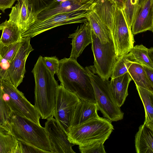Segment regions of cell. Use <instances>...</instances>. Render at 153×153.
Listing matches in <instances>:
<instances>
[{
  "mask_svg": "<svg viewBox=\"0 0 153 153\" xmlns=\"http://www.w3.org/2000/svg\"><path fill=\"white\" fill-rule=\"evenodd\" d=\"M48 153L47 151L20 140L18 143L15 153Z\"/></svg>",
  "mask_w": 153,
  "mask_h": 153,
  "instance_id": "cell-32",
  "label": "cell"
},
{
  "mask_svg": "<svg viewBox=\"0 0 153 153\" xmlns=\"http://www.w3.org/2000/svg\"><path fill=\"white\" fill-rule=\"evenodd\" d=\"M128 72L136 86L153 92V85L149 81L142 65L138 62H133L128 68Z\"/></svg>",
  "mask_w": 153,
  "mask_h": 153,
  "instance_id": "cell-22",
  "label": "cell"
},
{
  "mask_svg": "<svg viewBox=\"0 0 153 153\" xmlns=\"http://www.w3.org/2000/svg\"><path fill=\"white\" fill-rule=\"evenodd\" d=\"M91 11L76 10L57 14L42 19H37L26 30L21 33V37L31 38L60 26L84 23L87 21V17Z\"/></svg>",
  "mask_w": 153,
  "mask_h": 153,
  "instance_id": "cell-7",
  "label": "cell"
},
{
  "mask_svg": "<svg viewBox=\"0 0 153 153\" xmlns=\"http://www.w3.org/2000/svg\"><path fill=\"white\" fill-rule=\"evenodd\" d=\"M80 99L73 112L70 128L80 125L91 119L99 116L96 103Z\"/></svg>",
  "mask_w": 153,
  "mask_h": 153,
  "instance_id": "cell-17",
  "label": "cell"
},
{
  "mask_svg": "<svg viewBox=\"0 0 153 153\" xmlns=\"http://www.w3.org/2000/svg\"><path fill=\"white\" fill-rule=\"evenodd\" d=\"M113 130L111 122L99 116L70 128L68 137L71 143L79 146L90 142L107 140Z\"/></svg>",
  "mask_w": 153,
  "mask_h": 153,
  "instance_id": "cell-5",
  "label": "cell"
},
{
  "mask_svg": "<svg viewBox=\"0 0 153 153\" xmlns=\"http://www.w3.org/2000/svg\"><path fill=\"white\" fill-rule=\"evenodd\" d=\"M20 43L21 40L8 45L0 43V54L4 59L10 62L16 53Z\"/></svg>",
  "mask_w": 153,
  "mask_h": 153,
  "instance_id": "cell-31",
  "label": "cell"
},
{
  "mask_svg": "<svg viewBox=\"0 0 153 153\" xmlns=\"http://www.w3.org/2000/svg\"><path fill=\"white\" fill-rule=\"evenodd\" d=\"M146 75L151 83L153 85V69L143 65Z\"/></svg>",
  "mask_w": 153,
  "mask_h": 153,
  "instance_id": "cell-37",
  "label": "cell"
},
{
  "mask_svg": "<svg viewBox=\"0 0 153 153\" xmlns=\"http://www.w3.org/2000/svg\"><path fill=\"white\" fill-rule=\"evenodd\" d=\"M30 38H21L19 47L10 62L8 69L10 79L17 88L22 82L26 73L25 63L30 52L34 50L31 45Z\"/></svg>",
  "mask_w": 153,
  "mask_h": 153,
  "instance_id": "cell-11",
  "label": "cell"
},
{
  "mask_svg": "<svg viewBox=\"0 0 153 153\" xmlns=\"http://www.w3.org/2000/svg\"><path fill=\"white\" fill-rule=\"evenodd\" d=\"M106 140H102L79 145V151L82 153H105L104 143Z\"/></svg>",
  "mask_w": 153,
  "mask_h": 153,
  "instance_id": "cell-30",
  "label": "cell"
},
{
  "mask_svg": "<svg viewBox=\"0 0 153 153\" xmlns=\"http://www.w3.org/2000/svg\"><path fill=\"white\" fill-rule=\"evenodd\" d=\"M146 0H139V6H140L143 4Z\"/></svg>",
  "mask_w": 153,
  "mask_h": 153,
  "instance_id": "cell-41",
  "label": "cell"
},
{
  "mask_svg": "<svg viewBox=\"0 0 153 153\" xmlns=\"http://www.w3.org/2000/svg\"><path fill=\"white\" fill-rule=\"evenodd\" d=\"M117 58L128 53L134 46V40L122 10L116 7L112 33Z\"/></svg>",
  "mask_w": 153,
  "mask_h": 153,
  "instance_id": "cell-10",
  "label": "cell"
},
{
  "mask_svg": "<svg viewBox=\"0 0 153 153\" xmlns=\"http://www.w3.org/2000/svg\"><path fill=\"white\" fill-rule=\"evenodd\" d=\"M12 114L11 111L3 98L0 85V127L8 129V121Z\"/></svg>",
  "mask_w": 153,
  "mask_h": 153,
  "instance_id": "cell-29",
  "label": "cell"
},
{
  "mask_svg": "<svg viewBox=\"0 0 153 153\" xmlns=\"http://www.w3.org/2000/svg\"><path fill=\"white\" fill-rule=\"evenodd\" d=\"M133 35L149 30L153 31V0H146L140 6L132 24Z\"/></svg>",
  "mask_w": 153,
  "mask_h": 153,
  "instance_id": "cell-15",
  "label": "cell"
},
{
  "mask_svg": "<svg viewBox=\"0 0 153 153\" xmlns=\"http://www.w3.org/2000/svg\"><path fill=\"white\" fill-rule=\"evenodd\" d=\"M137 153H153V129L143 123L141 125L135 137Z\"/></svg>",
  "mask_w": 153,
  "mask_h": 153,
  "instance_id": "cell-20",
  "label": "cell"
},
{
  "mask_svg": "<svg viewBox=\"0 0 153 153\" xmlns=\"http://www.w3.org/2000/svg\"><path fill=\"white\" fill-rule=\"evenodd\" d=\"M1 13H0V15H1ZM1 18V16H0V18ZM1 30V27L0 26V30Z\"/></svg>",
  "mask_w": 153,
  "mask_h": 153,
  "instance_id": "cell-42",
  "label": "cell"
},
{
  "mask_svg": "<svg viewBox=\"0 0 153 153\" xmlns=\"http://www.w3.org/2000/svg\"><path fill=\"white\" fill-rule=\"evenodd\" d=\"M43 57H39L31 72L35 81L34 106L42 119L53 117L58 82L45 65Z\"/></svg>",
  "mask_w": 153,
  "mask_h": 153,
  "instance_id": "cell-1",
  "label": "cell"
},
{
  "mask_svg": "<svg viewBox=\"0 0 153 153\" xmlns=\"http://www.w3.org/2000/svg\"><path fill=\"white\" fill-rule=\"evenodd\" d=\"M136 87L144 108V123L153 129V92L137 86Z\"/></svg>",
  "mask_w": 153,
  "mask_h": 153,
  "instance_id": "cell-21",
  "label": "cell"
},
{
  "mask_svg": "<svg viewBox=\"0 0 153 153\" xmlns=\"http://www.w3.org/2000/svg\"><path fill=\"white\" fill-rule=\"evenodd\" d=\"M133 55L137 62L143 65L153 69V62L148 54V48L143 45L134 46L130 52Z\"/></svg>",
  "mask_w": 153,
  "mask_h": 153,
  "instance_id": "cell-27",
  "label": "cell"
},
{
  "mask_svg": "<svg viewBox=\"0 0 153 153\" xmlns=\"http://www.w3.org/2000/svg\"><path fill=\"white\" fill-rule=\"evenodd\" d=\"M132 79L128 72L123 74L111 78L110 87L115 101L120 107L124 103L127 97L128 88Z\"/></svg>",
  "mask_w": 153,
  "mask_h": 153,
  "instance_id": "cell-18",
  "label": "cell"
},
{
  "mask_svg": "<svg viewBox=\"0 0 153 153\" xmlns=\"http://www.w3.org/2000/svg\"><path fill=\"white\" fill-rule=\"evenodd\" d=\"M17 1V3L12 7L8 21L16 25L22 33L33 24L37 19L27 0Z\"/></svg>",
  "mask_w": 153,
  "mask_h": 153,
  "instance_id": "cell-14",
  "label": "cell"
},
{
  "mask_svg": "<svg viewBox=\"0 0 153 153\" xmlns=\"http://www.w3.org/2000/svg\"><path fill=\"white\" fill-rule=\"evenodd\" d=\"M44 63L53 76L55 74L58 73L59 66V60L56 56L44 57H43Z\"/></svg>",
  "mask_w": 153,
  "mask_h": 153,
  "instance_id": "cell-33",
  "label": "cell"
},
{
  "mask_svg": "<svg viewBox=\"0 0 153 153\" xmlns=\"http://www.w3.org/2000/svg\"><path fill=\"white\" fill-rule=\"evenodd\" d=\"M53 117L47 119L44 127L52 153H75L72 148L74 145L69 141L67 134Z\"/></svg>",
  "mask_w": 153,
  "mask_h": 153,
  "instance_id": "cell-12",
  "label": "cell"
},
{
  "mask_svg": "<svg viewBox=\"0 0 153 153\" xmlns=\"http://www.w3.org/2000/svg\"><path fill=\"white\" fill-rule=\"evenodd\" d=\"M0 26L2 30L0 43L8 45L20 40L21 32L16 25L6 19Z\"/></svg>",
  "mask_w": 153,
  "mask_h": 153,
  "instance_id": "cell-24",
  "label": "cell"
},
{
  "mask_svg": "<svg viewBox=\"0 0 153 153\" xmlns=\"http://www.w3.org/2000/svg\"><path fill=\"white\" fill-rule=\"evenodd\" d=\"M88 0V1H91L93 4H95L99 2L104 1L105 0Z\"/></svg>",
  "mask_w": 153,
  "mask_h": 153,
  "instance_id": "cell-40",
  "label": "cell"
},
{
  "mask_svg": "<svg viewBox=\"0 0 153 153\" xmlns=\"http://www.w3.org/2000/svg\"><path fill=\"white\" fill-rule=\"evenodd\" d=\"M85 68L91 81L98 110L104 118L111 122L123 119L124 113L115 101L110 81L104 80L96 75L93 66Z\"/></svg>",
  "mask_w": 153,
  "mask_h": 153,
  "instance_id": "cell-4",
  "label": "cell"
},
{
  "mask_svg": "<svg viewBox=\"0 0 153 153\" xmlns=\"http://www.w3.org/2000/svg\"><path fill=\"white\" fill-rule=\"evenodd\" d=\"M33 13L36 14L47 6L53 0H27Z\"/></svg>",
  "mask_w": 153,
  "mask_h": 153,
  "instance_id": "cell-34",
  "label": "cell"
},
{
  "mask_svg": "<svg viewBox=\"0 0 153 153\" xmlns=\"http://www.w3.org/2000/svg\"><path fill=\"white\" fill-rule=\"evenodd\" d=\"M10 62L4 59L0 54V79H10L8 69Z\"/></svg>",
  "mask_w": 153,
  "mask_h": 153,
  "instance_id": "cell-35",
  "label": "cell"
},
{
  "mask_svg": "<svg viewBox=\"0 0 153 153\" xmlns=\"http://www.w3.org/2000/svg\"><path fill=\"white\" fill-rule=\"evenodd\" d=\"M134 62H137L130 52L117 59L113 67L111 78L119 76L127 72L130 65Z\"/></svg>",
  "mask_w": 153,
  "mask_h": 153,
  "instance_id": "cell-26",
  "label": "cell"
},
{
  "mask_svg": "<svg viewBox=\"0 0 153 153\" xmlns=\"http://www.w3.org/2000/svg\"><path fill=\"white\" fill-rule=\"evenodd\" d=\"M17 0H0V10L4 13L7 9L12 7Z\"/></svg>",
  "mask_w": 153,
  "mask_h": 153,
  "instance_id": "cell-36",
  "label": "cell"
},
{
  "mask_svg": "<svg viewBox=\"0 0 153 153\" xmlns=\"http://www.w3.org/2000/svg\"><path fill=\"white\" fill-rule=\"evenodd\" d=\"M53 0L36 14L37 19H42L58 14L76 10H93L94 4L87 0Z\"/></svg>",
  "mask_w": 153,
  "mask_h": 153,
  "instance_id": "cell-13",
  "label": "cell"
},
{
  "mask_svg": "<svg viewBox=\"0 0 153 153\" xmlns=\"http://www.w3.org/2000/svg\"><path fill=\"white\" fill-rule=\"evenodd\" d=\"M80 100L77 95L67 90L61 84L57 87L53 117L67 134L73 112Z\"/></svg>",
  "mask_w": 153,
  "mask_h": 153,
  "instance_id": "cell-9",
  "label": "cell"
},
{
  "mask_svg": "<svg viewBox=\"0 0 153 153\" xmlns=\"http://www.w3.org/2000/svg\"><path fill=\"white\" fill-rule=\"evenodd\" d=\"M7 128L17 140L52 153L45 130L41 125L12 112Z\"/></svg>",
  "mask_w": 153,
  "mask_h": 153,
  "instance_id": "cell-3",
  "label": "cell"
},
{
  "mask_svg": "<svg viewBox=\"0 0 153 153\" xmlns=\"http://www.w3.org/2000/svg\"><path fill=\"white\" fill-rule=\"evenodd\" d=\"M116 7L111 0H105L95 4L93 9L109 31L111 38Z\"/></svg>",
  "mask_w": 153,
  "mask_h": 153,
  "instance_id": "cell-19",
  "label": "cell"
},
{
  "mask_svg": "<svg viewBox=\"0 0 153 153\" xmlns=\"http://www.w3.org/2000/svg\"><path fill=\"white\" fill-rule=\"evenodd\" d=\"M18 143L8 129L0 127V153H15Z\"/></svg>",
  "mask_w": 153,
  "mask_h": 153,
  "instance_id": "cell-25",
  "label": "cell"
},
{
  "mask_svg": "<svg viewBox=\"0 0 153 153\" xmlns=\"http://www.w3.org/2000/svg\"><path fill=\"white\" fill-rule=\"evenodd\" d=\"M91 39L95 72L102 79L109 80L117 59L114 42L111 40L106 43H102L92 30Z\"/></svg>",
  "mask_w": 153,
  "mask_h": 153,
  "instance_id": "cell-8",
  "label": "cell"
},
{
  "mask_svg": "<svg viewBox=\"0 0 153 153\" xmlns=\"http://www.w3.org/2000/svg\"><path fill=\"white\" fill-rule=\"evenodd\" d=\"M139 1V0H126L124 8L122 10L126 20L131 28L140 7Z\"/></svg>",
  "mask_w": 153,
  "mask_h": 153,
  "instance_id": "cell-28",
  "label": "cell"
},
{
  "mask_svg": "<svg viewBox=\"0 0 153 153\" xmlns=\"http://www.w3.org/2000/svg\"><path fill=\"white\" fill-rule=\"evenodd\" d=\"M59 63L57 75L61 84L79 99L96 103L91 81L85 68L76 60L70 58L60 60Z\"/></svg>",
  "mask_w": 153,
  "mask_h": 153,
  "instance_id": "cell-2",
  "label": "cell"
},
{
  "mask_svg": "<svg viewBox=\"0 0 153 153\" xmlns=\"http://www.w3.org/2000/svg\"><path fill=\"white\" fill-rule=\"evenodd\" d=\"M93 33L102 43L112 39L111 33L96 13L93 10L87 17Z\"/></svg>",
  "mask_w": 153,
  "mask_h": 153,
  "instance_id": "cell-23",
  "label": "cell"
},
{
  "mask_svg": "<svg viewBox=\"0 0 153 153\" xmlns=\"http://www.w3.org/2000/svg\"><path fill=\"white\" fill-rule=\"evenodd\" d=\"M72 38V50L69 58L76 60L88 45L91 43V29L86 21L78 26L75 32L69 35Z\"/></svg>",
  "mask_w": 153,
  "mask_h": 153,
  "instance_id": "cell-16",
  "label": "cell"
},
{
  "mask_svg": "<svg viewBox=\"0 0 153 153\" xmlns=\"http://www.w3.org/2000/svg\"><path fill=\"white\" fill-rule=\"evenodd\" d=\"M148 54L150 59L153 61V48L151 47L148 49Z\"/></svg>",
  "mask_w": 153,
  "mask_h": 153,
  "instance_id": "cell-39",
  "label": "cell"
},
{
  "mask_svg": "<svg viewBox=\"0 0 153 153\" xmlns=\"http://www.w3.org/2000/svg\"><path fill=\"white\" fill-rule=\"evenodd\" d=\"M3 97L12 113L40 125V115L35 108L12 83L10 79H0Z\"/></svg>",
  "mask_w": 153,
  "mask_h": 153,
  "instance_id": "cell-6",
  "label": "cell"
},
{
  "mask_svg": "<svg viewBox=\"0 0 153 153\" xmlns=\"http://www.w3.org/2000/svg\"><path fill=\"white\" fill-rule=\"evenodd\" d=\"M116 5L117 7L121 9H124L126 0H111Z\"/></svg>",
  "mask_w": 153,
  "mask_h": 153,
  "instance_id": "cell-38",
  "label": "cell"
}]
</instances>
